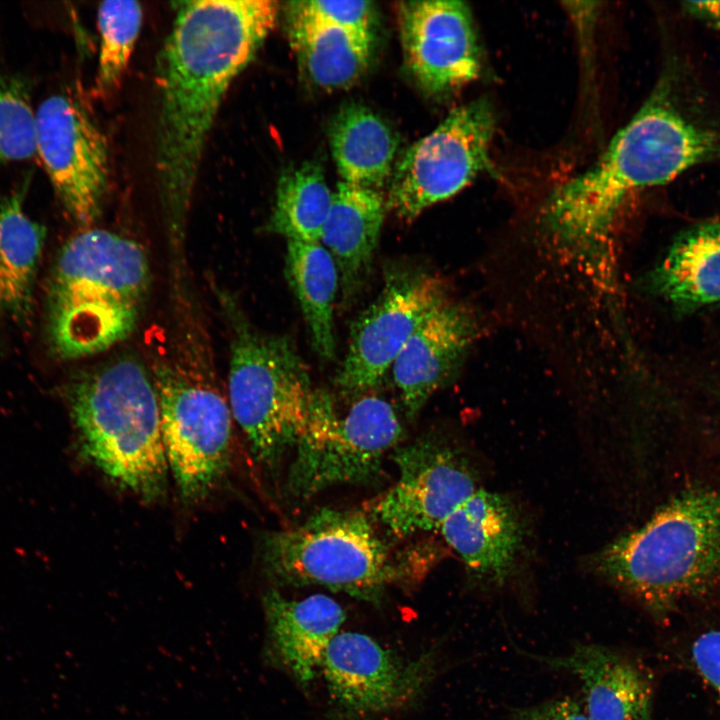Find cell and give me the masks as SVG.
<instances>
[{"mask_svg":"<svg viewBox=\"0 0 720 720\" xmlns=\"http://www.w3.org/2000/svg\"><path fill=\"white\" fill-rule=\"evenodd\" d=\"M284 9L375 37L376 12L370 1H291Z\"/></svg>","mask_w":720,"mask_h":720,"instance_id":"29","label":"cell"},{"mask_svg":"<svg viewBox=\"0 0 720 720\" xmlns=\"http://www.w3.org/2000/svg\"><path fill=\"white\" fill-rule=\"evenodd\" d=\"M142 20L143 10L137 1L100 3L97 11L100 44L96 86L101 93H111L118 88L139 36Z\"/></svg>","mask_w":720,"mask_h":720,"instance_id":"27","label":"cell"},{"mask_svg":"<svg viewBox=\"0 0 720 720\" xmlns=\"http://www.w3.org/2000/svg\"><path fill=\"white\" fill-rule=\"evenodd\" d=\"M515 720H589L584 705L573 697H561L514 711Z\"/></svg>","mask_w":720,"mask_h":720,"instance_id":"31","label":"cell"},{"mask_svg":"<svg viewBox=\"0 0 720 720\" xmlns=\"http://www.w3.org/2000/svg\"><path fill=\"white\" fill-rule=\"evenodd\" d=\"M333 701L345 712L368 716L413 702L432 680V653L406 659L368 635L339 632L320 668Z\"/></svg>","mask_w":720,"mask_h":720,"instance_id":"14","label":"cell"},{"mask_svg":"<svg viewBox=\"0 0 720 720\" xmlns=\"http://www.w3.org/2000/svg\"><path fill=\"white\" fill-rule=\"evenodd\" d=\"M596 574L662 617L720 579V492L693 489L591 558Z\"/></svg>","mask_w":720,"mask_h":720,"instance_id":"4","label":"cell"},{"mask_svg":"<svg viewBox=\"0 0 720 720\" xmlns=\"http://www.w3.org/2000/svg\"><path fill=\"white\" fill-rule=\"evenodd\" d=\"M649 281L657 295L679 309L720 304V220L681 233Z\"/></svg>","mask_w":720,"mask_h":720,"instance_id":"22","label":"cell"},{"mask_svg":"<svg viewBox=\"0 0 720 720\" xmlns=\"http://www.w3.org/2000/svg\"><path fill=\"white\" fill-rule=\"evenodd\" d=\"M279 13L273 0L176 3L157 75L156 175L165 223L181 240L203 151L233 80L255 57Z\"/></svg>","mask_w":720,"mask_h":720,"instance_id":"1","label":"cell"},{"mask_svg":"<svg viewBox=\"0 0 720 720\" xmlns=\"http://www.w3.org/2000/svg\"><path fill=\"white\" fill-rule=\"evenodd\" d=\"M479 335L472 308L450 297L413 333L392 364L408 418L415 419L444 386Z\"/></svg>","mask_w":720,"mask_h":720,"instance_id":"17","label":"cell"},{"mask_svg":"<svg viewBox=\"0 0 720 720\" xmlns=\"http://www.w3.org/2000/svg\"><path fill=\"white\" fill-rule=\"evenodd\" d=\"M166 459L186 501L204 498L230 468L233 415L208 381L162 363L154 368Z\"/></svg>","mask_w":720,"mask_h":720,"instance_id":"9","label":"cell"},{"mask_svg":"<svg viewBox=\"0 0 720 720\" xmlns=\"http://www.w3.org/2000/svg\"><path fill=\"white\" fill-rule=\"evenodd\" d=\"M695 671L720 703V627L698 634L690 646Z\"/></svg>","mask_w":720,"mask_h":720,"instance_id":"30","label":"cell"},{"mask_svg":"<svg viewBox=\"0 0 720 720\" xmlns=\"http://www.w3.org/2000/svg\"><path fill=\"white\" fill-rule=\"evenodd\" d=\"M151 270L143 247L112 231L87 228L62 247L48 285L47 335L64 360L102 353L135 330Z\"/></svg>","mask_w":720,"mask_h":720,"instance_id":"3","label":"cell"},{"mask_svg":"<svg viewBox=\"0 0 720 720\" xmlns=\"http://www.w3.org/2000/svg\"><path fill=\"white\" fill-rule=\"evenodd\" d=\"M520 653L577 677L589 720H651L650 674L623 652L599 644L576 643L566 654L557 656Z\"/></svg>","mask_w":720,"mask_h":720,"instance_id":"18","label":"cell"},{"mask_svg":"<svg viewBox=\"0 0 720 720\" xmlns=\"http://www.w3.org/2000/svg\"><path fill=\"white\" fill-rule=\"evenodd\" d=\"M261 560L274 581L319 585L378 601L393 584L421 576L415 550H395L366 512L323 508L302 524L263 537Z\"/></svg>","mask_w":720,"mask_h":720,"instance_id":"6","label":"cell"},{"mask_svg":"<svg viewBox=\"0 0 720 720\" xmlns=\"http://www.w3.org/2000/svg\"><path fill=\"white\" fill-rule=\"evenodd\" d=\"M36 157L31 81L0 68V167Z\"/></svg>","mask_w":720,"mask_h":720,"instance_id":"28","label":"cell"},{"mask_svg":"<svg viewBox=\"0 0 720 720\" xmlns=\"http://www.w3.org/2000/svg\"><path fill=\"white\" fill-rule=\"evenodd\" d=\"M438 532L460 556L470 579L499 588L512 578L525 544V525L505 495L477 489L441 523Z\"/></svg>","mask_w":720,"mask_h":720,"instance_id":"16","label":"cell"},{"mask_svg":"<svg viewBox=\"0 0 720 720\" xmlns=\"http://www.w3.org/2000/svg\"><path fill=\"white\" fill-rule=\"evenodd\" d=\"M392 459L396 482L365 512L394 536L438 532L445 518L478 489L468 459L446 440L419 438L397 446Z\"/></svg>","mask_w":720,"mask_h":720,"instance_id":"12","label":"cell"},{"mask_svg":"<svg viewBox=\"0 0 720 720\" xmlns=\"http://www.w3.org/2000/svg\"><path fill=\"white\" fill-rule=\"evenodd\" d=\"M28 182L0 201V309L19 322L29 318L46 229L24 208Z\"/></svg>","mask_w":720,"mask_h":720,"instance_id":"24","label":"cell"},{"mask_svg":"<svg viewBox=\"0 0 720 720\" xmlns=\"http://www.w3.org/2000/svg\"><path fill=\"white\" fill-rule=\"evenodd\" d=\"M333 159L342 181L380 190L391 177L398 137L370 108L351 103L335 115L329 130Z\"/></svg>","mask_w":720,"mask_h":720,"instance_id":"23","label":"cell"},{"mask_svg":"<svg viewBox=\"0 0 720 720\" xmlns=\"http://www.w3.org/2000/svg\"><path fill=\"white\" fill-rule=\"evenodd\" d=\"M332 197L318 162L286 169L278 180L269 231L287 241L320 242Z\"/></svg>","mask_w":720,"mask_h":720,"instance_id":"26","label":"cell"},{"mask_svg":"<svg viewBox=\"0 0 720 720\" xmlns=\"http://www.w3.org/2000/svg\"><path fill=\"white\" fill-rule=\"evenodd\" d=\"M386 208L380 190L340 181L333 192L320 243L337 265L346 298L352 297L368 276Z\"/></svg>","mask_w":720,"mask_h":720,"instance_id":"20","label":"cell"},{"mask_svg":"<svg viewBox=\"0 0 720 720\" xmlns=\"http://www.w3.org/2000/svg\"><path fill=\"white\" fill-rule=\"evenodd\" d=\"M402 436L397 413L385 399L366 395L339 416L330 396L316 390L308 423L294 447L286 490L308 499L333 486L368 483Z\"/></svg>","mask_w":720,"mask_h":720,"instance_id":"8","label":"cell"},{"mask_svg":"<svg viewBox=\"0 0 720 720\" xmlns=\"http://www.w3.org/2000/svg\"><path fill=\"white\" fill-rule=\"evenodd\" d=\"M713 160H720V118L690 78L667 68L600 158L549 194L540 225L560 248L596 258L633 193Z\"/></svg>","mask_w":720,"mask_h":720,"instance_id":"2","label":"cell"},{"mask_svg":"<svg viewBox=\"0 0 720 720\" xmlns=\"http://www.w3.org/2000/svg\"><path fill=\"white\" fill-rule=\"evenodd\" d=\"M82 455L109 479L144 500L161 496L169 467L152 375L133 356L108 361L67 393Z\"/></svg>","mask_w":720,"mask_h":720,"instance_id":"5","label":"cell"},{"mask_svg":"<svg viewBox=\"0 0 720 720\" xmlns=\"http://www.w3.org/2000/svg\"><path fill=\"white\" fill-rule=\"evenodd\" d=\"M222 305L231 336V412L254 459L275 469L306 428L316 390L286 337L258 331L228 296H222Z\"/></svg>","mask_w":720,"mask_h":720,"instance_id":"7","label":"cell"},{"mask_svg":"<svg viewBox=\"0 0 720 720\" xmlns=\"http://www.w3.org/2000/svg\"><path fill=\"white\" fill-rule=\"evenodd\" d=\"M263 605L274 653L300 683L308 684L320 672L345 611L327 595L290 600L274 589L265 593Z\"/></svg>","mask_w":720,"mask_h":720,"instance_id":"19","label":"cell"},{"mask_svg":"<svg viewBox=\"0 0 720 720\" xmlns=\"http://www.w3.org/2000/svg\"><path fill=\"white\" fill-rule=\"evenodd\" d=\"M36 157L68 216L82 227L92 224L109 187L108 143L71 96L53 94L36 108Z\"/></svg>","mask_w":720,"mask_h":720,"instance_id":"13","label":"cell"},{"mask_svg":"<svg viewBox=\"0 0 720 720\" xmlns=\"http://www.w3.org/2000/svg\"><path fill=\"white\" fill-rule=\"evenodd\" d=\"M451 296L439 275L392 267L374 302L353 322L337 384L347 395L375 388L425 320Z\"/></svg>","mask_w":720,"mask_h":720,"instance_id":"11","label":"cell"},{"mask_svg":"<svg viewBox=\"0 0 720 720\" xmlns=\"http://www.w3.org/2000/svg\"><path fill=\"white\" fill-rule=\"evenodd\" d=\"M684 8L693 16L720 28V1L685 2Z\"/></svg>","mask_w":720,"mask_h":720,"instance_id":"32","label":"cell"},{"mask_svg":"<svg viewBox=\"0 0 720 720\" xmlns=\"http://www.w3.org/2000/svg\"><path fill=\"white\" fill-rule=\"evenodd\" d=\"M287 34L299 68L327 91L352 86L366 72L375 37L285 10Z\"/></svg>","mask_w":720,"mask_h":720,"instance_id":"21","label":"cell"},{"mask_svg":"<svg viewBox=\"0 0 720 720\" xmlns=\"http://www.w3.org/2000/svg\"><path fill=\"white\" fill-rule=\"evenodd\" d=\"M285 272L315 352L323 360H331L336 346L333 310L340 281L333 257L320 242L288 241Z\"/></svg>","mask_w":720,"mask_h":720,"instance_id":"25","label":"cell"},{"mask_svg":"<svg viewBox=\"0 0 720 720\" xmlns=\"http://www.w3.org/2000/svg\"><path fill=\"white\" fill-rule=\"evenodd\" d=\"M396 12L405 65L425 92L445 96L479 77L482 53L466 3L404 1Z\"/></svg>","mask_w":720,"mask_h":720,"instance_id":"15","label":"cell"},{"mask_svg":"<svg viewBox=\"0 0 720 720\" xmlns=\"http://www.w3.org/2000/svg\"><path fill=\"white\" fill-rule=\"evenodd\" d=\"M495 127L493 106L484 98L453 109L396 162L387 208L409 222L457 194L479 174L495 175L490 157Z\"/></svg>","mask_w":720,"mask_h":720,"instance_id":"10","label":"cell"}]
</instances>
